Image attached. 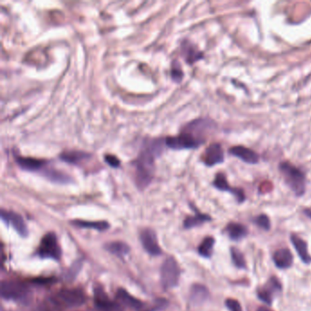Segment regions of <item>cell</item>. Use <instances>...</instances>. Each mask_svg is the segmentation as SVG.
<instances>
[{
    "mask_svg": "<svg viewBox=\"0 0 311 311\" xmlns=\"http://www.w3.org/2000/svg\"><path fill=\"white\" fill-rule=\"evenodd\" d=\"M215 128L210 119H195L185 125L178 135L165 138V145L173 150L196 149L206 143V135Z\"/></svg>",
    "mask_w": 311,
    "mask_h": 311,
    "instance_id": "6da1fadb",
    "label": "cell"
},
{
    "mask_svg": "<svg viewBox=\"0 0 311 311\" xmlns=\"http://www.w3.org/2000/svg\"><path fill=\"white\" fill-rule=\"evenodd\" d=\"M165 139H153L145 141L137 159L132 162L135 168V182L138 188L143 190L149 186L155 174V162L162 155Z\"/></svg>",
    "mask_w": 311,
    "mask_h": 311,
    "instance_id": "7a4b0ae2",
    "label": "cell"
},
{
    "mask_svg": "<svg viewBox=\"0 0 311 311\" xmlns=\"http://www.w3.org/2000/svg\"><path fill=\"white\" fill-rule=\"evenodd\" d=\"M15 161L20 168L28 172L40 173L47 179L59 183V184H69L72 179L68 174H64L61 171H57L50 165V162L43 159H37L33 157L15 156Z\"/></svg>",
    "mask_w": 311,
    "mask_h": 311,
    "instance_id": "3957f363",
    "label": "cell"
},
{
    "mask_svg": "<svg viewBox=\"0 0 311 311\" xmlns=\"http://www.w3.org/2000/svg\"><path fill=\"white\" fill-rule=\"evenodd\" d=\"M1 297L6 300H13L22 305H29L32 294L29 286L19 281H2L0 287Z\"/></svg>",
    "mask_w": 311,
    "mask_h": 311,
    "instance_id": "277c9868",
    "label": "cell"
},
{
    "mask_svg": "<svg viewBox=\"0 0 311 311\" xmlns=\"http://www.w3.org/2000/svg\"><path fill=\"white\" fill-rule=\"evenodd\" d=\"M279 169L286 185L295 194L298 196L303 195L306 190V176L304 173L289 162H280Z\"/></svg>",
    "mask_w": 311,
    "mask_h": 311,
    "instance_id": "5b68a950",
    "label": "cell"
},
{
    "mask_svg": "<svg viewBox=\"0 0 311 311\" xmlns=\"http://www.w3.org/2000/svg\"><path fill=\"white\" fill-rule=\"evenodd\" d=\"M52 305L57 308H79L86 301V296L80 288H65L58 291L51 298Z\"/></svg>",
    "mask_w": 311,
    "mask_h": 311,
    "instance_id": "8992f818",
    "label": "cell"
},
{
    "mask_svg": "<svg viewBox=\"0 0 311 311\" xmlns=\"http://www.w3.org/2000/svg\"><path fill=\"white\" fill-rule=\"evenodd\" d=\"M37 255L42 259H52L55 261L61 260L62 249L54 233L50 232L42 237L37 249Z\"/></svg>",
    "mask_w": 311,
    "mask_h": 311,
    "instance_id": "52a82bcc",
    "label": "cell"
},
{
    "mask_svg": "<svg viewBox=\"0 0 311 311\" xmlns=\"http://www.w3.org/2000/svg\"><path fill=\"white\" fill-rule=\"evenodd\" d=\"M179 265L174 257L170 256L165 259L161 268V281L164 288L170 289L177 286L180 279Z\"/></svg>",
    "mask_w": 311,
    "mask_h": 311,
    "instance_id": "ba28073f",
    "label": "cell"
},
{
    "mask_svg": "<svg viewBox=\"0 0 311 311\" xmlns=\"http://www.w3.org/2000/svg\"><path fill=\"white\" fill-rule=\"evenodd\" d=\"M94 307L95 311H124L121 304L112 301L108 298L102 287H94Z\"/></svg>",
    "mask_w": 311,
    "mask_h": 311,
    "instance_id": "9c48e42d",
    "label": "cell"
},
{
    "mask_svg": "<svg viewBox=\"0 0 311 311\" xmlns=\"http://www.w3.org/2000/svg\"><path fill=\"white\" fill-rule=\"evenodd\" d=\"M0 217L2 221H4L6 224H11L20 237H27L29 236L28 226L20 215L15 212H8L2 209Z\"/></svg>",
    "mask_w": 311,
    "mask_h": 311,
    "instance_id": "30bf717a",
    "label": "cell"
},
{
    "mask_svg": "<svg viewBox=\"0 0 311 311\" xmlns=\"http://www.w3.org/2000/svg\"><path fill=\"white\" fill-rule=\"evenodd\" d=\"M140 239L145 251L152 255H159L162 254V249L160 248L156 232L153 229L146 228L141 232Z\"/></svg>",
    "mask_w": 311,
    "mask_h": 311,
    "instance_id": "8fae6325",
    "label": "cell"
},
{
    "mask_svg": "<svg viewBox=\"0 0 311 311\" xmlns=\"http://www.w3.org/2000/svg\"><path fill=\"white\" fill-rule=\"evenodd\" d=\"M224 160V150L220 143H212L204 153V162L208 167L222 163Z\"/></svg>",
    "mask_w": 311,
    "mask_h": 311,
    "instance_id": "7c38bea8",
    "label": "cell"
},
{
    "mask_svg": "<svg viewBox=\"0 0 311 311\" xmlns=\"http://www.w3.org/2000/svg\"><path fill=\"white\" fill-rule=\"evenodd\" d=\"M228 153L231 156H235L249 164H256L259 162V156L255 151L245 146H234L228 150Z\"/></svg>",
    "mask_w": 311,
    "mask_h": 311,
    "instance_id": "4fadbf2b",
    "label": "cell"
},
{
    "mask_svg": "<svg viewBox=\"0 0 311 311\" xmlns=\"http://www.w3.org/2000/svg\"><path fill=\"white\" fill-rule=\"evenodd\" d=\"M213 185L216 188H218L220 191H224V192H229L232 193L239 203H242L246 199L245 193L243 192L242 189H238V188H234L230 187L228 185V182L225 178V175L224 174H218L215 180L213 182Z\"/></svg>",
    "mask_w": 311,
    "mask_h": 311,
    "instance_id": "5bb4252c",
    "label": "cell"
},
{
    "mask_svg": "<svg viewBox=\"0 0 311 311\" xmlns=\"http://www.w3.org/2000/svg\"><path fill=\"white\" fill-rule=\"evenodd\" d=\"M280 290H281V285L279 280L276 278H272L271 280H268V284H266L263 287L258 289L257 295L262 301L270 305L273 300V296L276 293L280 292Z\"/></svg>",
    "mask_w": 311,
    "mask_h": 311,
    "instance_id": "9a60e30c",
    "label": "cell"
},
{
    "mask_svg": "<svg viewBox=\"0 0 311 311\" xmlns=\"http://www.w3.org/2000/svg\"><path fill=\"white\" fill-rule=\"evenodd\" d=\"M60 158L62 160L63 162H68L70 164L74 165H81L83 162H87L92 158V155L83 152V151H78V150H70V151H65L60 156Z\"/></svg>",
    "mask_w": 311,
    "mask_h": 311,
    "instance_id": "2e32d148",
    "label": "cell"
},
{
    "mask_svg": "<svg viewBox=\"0 0 311 311\" xmlns=\"http://www.w3.org/2000/svg\"><path fill=\"white\" fill-rule=\"evenodd\" d=\"M182 54L188 64L192 65L204 58V53L197 49V47L188 40L182 43Z\"/></svg>",
    "mask_w": 311,
    "mask_h": 311,
    "instance_id": "e0dca14e",
    "label": "cell"
},
{
    "mask_svg": "<svg viewBox=\"0 0 311 311\" xmlns=\"http://www.w3.org/2000/svg\"><path fill=\"white\" fill-rule=\"evenodd\" d=\"M116 297L121 303H123L126 307H129L133 310L139 311L143 308V302L141 300L131 296L130 293L127 292L124 288H119L116 293Z\"/></svg>",
    "mask_w": 311,
    "mask_h": 311,
    "instance_id": "ac0fdd59",
    "label": "cell"
},
{
    "mask_svg": "<svg viewBox=\"0 0 311 311\" xmlns=\"http://www.w3.org/2000/svg\"><path fill=\"white\" fill-rule=\"evenodd\" d=\"M274 262L278 268H290L293 263L292 254L288 249H280L274 254Z\"/></svg>",
    "mask_w": 311,
    "mask_h": 311,
    "instance_id": "d6986e66",
    "label": "cell"
},
{
    "mask_svg": "<svg viewBox=\"0 0 311 311\" xmlns=\"http://www.w3.org/2000/svg\"><path fill=\"white\" fill-rule=\"evenodd\" d=\"M209 292L207 290L206 286L203 285H193L191 288V293H190V299L193 304L195 305H199L206 301L208 299Z\"/></svg>",
    "mask_w": 311,
    "mask_h": 311,
    "instance_id": "ffe728a7",
    "label": "cell"
},
{
    "mask_svg": "<svg viewBox=\"0 0 311 311\" xmlns=\"http://www.w3.org/2000/svg\"><path fill=\"white\" fill-rule=\"evenodd\" d=\"M291 241H292L293 246L295 249L297 250L298 254H299V257L301 258V260L306 263V264H309L311 262V256L308 252V246H307V243L301 239L300 237L298 236H292L291 237Z\"/></svg>",
    "mask_w": 311,
    "mask_h": 311,
    "instance_id": "44dd1931",
    "label": "cell"
},
{
    "mask_svg": "<svg viewBox=\"0 0 311 311\" xmlns=\"http://www.w3.org/2000/svg\"><path fill=\"white\" fill-rule=\"evenodd\" d=\"M106 249L112 254V255H117L119 257H123L129 254L130 248L127 244L121 241H115L107 244Z\"/></svg>",
    "mask_w": 311,
    "mask_h": 311,
    "instance_id": "7402d4cb",
    "label": "cell"
},
{
    "mask_svg": "<svg viewBox=\"0 0 311 311\" xmlns=\"http://www.w3.org/2000/svg\"><path fill=\"white\" fill-rule=\"evenodd\" d=\"M71 224L81 228H91V229H96L98 231H105L110 227V224L105 221L91 222V221H83V220H74L71 222Z\"/></svg>",
    "mask_w": 311,
    "mask_h": 311,
    "instance_id": "603a6c76",
    "label": "cell"
},
{
    "mask_svg": "<svg viewBox=\"0 0 311 311\" xmlns=\"http://www.w3.org/2000/svg\"><path fill=\"white\" fill-rule=\"evenodd\" d=\"M226 232L231 239L239 240L247 236V228L240 224L230 223L226 227Z\"/></svg>",
    "mask_w": 311,
    "mask_h": 311,
    "instance_id": "cb8c5ba5",
    "label": "cell"
},
{
    "mask_svg": "<svg viewBox=\"0 0 311 311\" xmlns=\"http://www.w3.org/2000/svg\"><path fill=\"white\" fill-rule=\"evenodd\" d=\"M214 245H215V239L213 237H206L203 240V242L200 244L199 248H198V253L202 256L209 258L213 253Z\"/></svg>",
    "mask_w": 311,
    "mask_h": 311,
    "instance_id": "d4e9b609",
    "label": "cell"
},
{
    "mask_svg": "<svg viewBox=\"0 0 311 311\" xmlns=\"http://www.w3.org/2000/svg\"><path fill=\"white\" fill-rule=\"evenodd\" d=\"M210 218L207 215L203 214H196L194 217H189L185 220L184 225L186 228H192L194 226H197L199 224L205 223L206 221H209Z\"/></svg>",
    "mask_w": 311,
    "mask_h": 311,
    "instance_id": "484cf974",
    "label": "cell"
},
{
    "mask_svg": "<svg viewBox=\"0 0 311 311\" xmlns=\"http://www.w3.org/2000/svg\"><path fill=\"white\" fill-rule=\"evenodd\" d=\"M171 77L173 81L179 83L184 78V71L181 68V64L178 61H174L172 64V69H171Z\"/></svg>",
    "mask_w": 311,
    "mask_h": 311,
    "instance_id": "4316f807",
    "label": "cell"
},
{
    "mask_svg": "<svg viewBox=\"0 0 311 311\" xmlns=\"http://www.w3.org/2000/svg\"><path fill=\"white\" fill-rule=\"evenodd\" d=\"M231 256L234 264L237 266V268H243L246 267V262L242 253L236 249H231Z\"/></svg>",
    "mask_w": 311,
    "mask_h": 311,
    "instance_id": "83f0119b",
    "label": "cell"
},
{
    "mask_svg": "<svg viewBox=\"0 0 311 311\" xmlns=\"http://www.w3.org/2000/svg\"><path fill=\"white\" fill-rule=\"evenodd\" d=\"M82 267V262L81 260L74 262V264L70 267L67 274V280H73L78 276L79 272L81 271Z\"/></svg>",
    "mask_w": 311,
    "mask_h": 311,
    "instance_id": "f1b7e54d",
    "label": "cell"
},
{
    "mask_svg": "<svg viewBox=\"0 0 311 311\" xmlns=\"http://www.w3.org/2000/svg\"><path fill=\"white\" fill-rule=\"evenodd\" d=\"M255 224H257L258 226H260L261 228H264V229H266V230H268V229H269V227H270L269 218H268L266 215L258 216L257 218H255Z\"/></svg>",
    "mask_w": 311,
    "mask_h": 311,
    "instance_id": "f546056e",
    "label": "cell"
},
{
    "mask_svg": "<svg viewBox=\"0 0 311 311\" xmlns=\"http://www.w3.org/2000/svg\"><path fill=\"white\" fill-rule=\"evenodd\" d=\"M168 305V301L165 299H158L154 303L150 309L145 311H162L163 309H165Z\"/></svg>",
    "mask_w": 311,
    "mask_h": 311,
    "instance_id": "4dcf8cb0",
    "label": "cell"
},
{
    "mask_svg": "<svg viewBox=\"0 0 311 311\" xmlns=\"http://www.w3.org/2000/svg\"><path fill=\"white\" fill-rule=\"evenodd\" d=\"M225 305L230 311H242V308L236 299H228L225 301Z\"/></svg>",
    "mask_w": 311,
    "mask_h": 311,
    "instance_id": "1f68e13d",
    "label": "cell"
},
{
    "mask_svg": "<svg viewBox=\"0 0 311 311\" xmlns=\"http://www.w3.org/2000/svg\"><path fill=\"white\" fill-rule=\"evenodd\" d=\"M104 160L110 166L114 167V168H117L121 164V162L118 158L115 156H112V155H106L104 156Z\"/></svg>",
    "mask_w": 311,
    "mask_h": 311,
    "instance_id": "d6a6232c",
    "label": "cell"
},
{
    "mask_svg": "<svg viewBox=\"0 0 311 311\" xmlns=\"http://www.w3.org/2000/svg\"><path fill=\"white\" fill-rule=\"evenodd\" d=\"M53 282V279H47V278H42V279H36L33 281V283L38 284V285H46V284H50Z\"/></svg>",
    "mask_w": 311,
    "mask_h": 311,
    "instance_id": "836d02e7",
    "label": "cell"
},
{
    "mask_svg": "<svg viewBox=\"0 0 311 311\" xmlns=\"http://www.w3.org/2000/svg\"><path fill=\"white\" fill-rule=\"evenodd\" d=\"M304 214L308 218H310L311 219V209H305L304 210Z\"/></svg>",
    "mask_w": 311,
    "mask_h": 311,
    "instance_id": "e575fe53",
    "label": "cell"
},
{
    "mask_svg": "<svg viewBox=\"0 0 311 311\" xmlns=\"http://www.w3.org/2000/svg\"><path fill=\"white\" fill-rule=\"evenodd\" d=\"M270 311L269 309H268V308H266V307H260L259 309H257V311Z\"/></svg>",
    "mask_w": 311,
    "mask_h": 311,
    "instance_id": "d590c367",
    "label": "cell"
},
{
    "mask_svg": "<svg viewBox=\"0 0 311 311\" xmlns=\"http://www.w3.org/2000/svg\"><path fill=\"white\" fill-rule=\"evenodd\" d=\"M46 311V310H35V311Z\"/></svg>",
    "mask_w": 311,
    "mask_h": 311,
    "instance_id": "8d00e7d4",
    "label": "cell"
}]
</instances>
